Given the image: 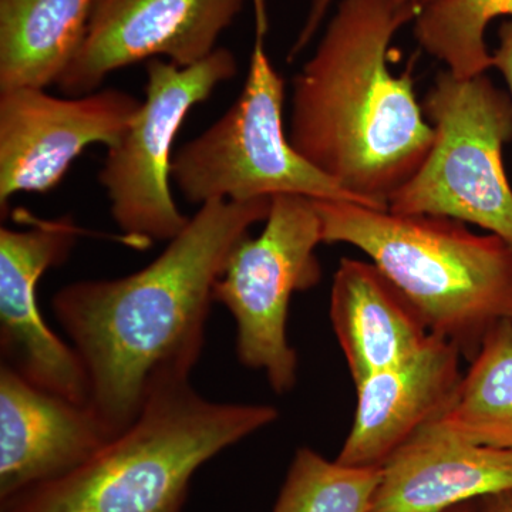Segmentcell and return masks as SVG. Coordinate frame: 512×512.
Masks as SVG:
<instances>
[{
  "label": "cell",
  "mask_w": 512,
  "mask_h": 512,
  "mask_svg": "<svg viewBox=\"0 0 512 512\" xmlns=\"http://www.w3.org/2000/svg\"><path fill=\"white\" fill-rule=\"evenodd\" d=\"M271 205L269 197L205 202L146 268L55 293L53 313L82 359L89 406L113 436L134 423L160 387L190 380L215 284Z\"/></svg>",
  "instance_id": "obj_1"
},
{
  "label": "cell",
  "mask_w": 512,
  "mask_h": 512,
  "mask_svg": "<svg viewBox=\"0 0 512 512\" xmlns=\"http://www.w3.org/2000/svg\"><path fill=\"white\" fill-rule=\"evenodd\" d=\"M419 13L399 0H342L315 55L292 80V147L375 210H389L390 197L434 143L412 77L394 76L387 66L393 36Z\"/></svg>",
  "instance_id": "obj_2"
},
{
  "label": "cell",
  "mask_w": 512,
  "mask_h": 512,
  "mask_svg": "<svg viewBox=\"0 0 512 512\" xmlns=\"http://www.w3.org/2000/svg\"><path fill=\"white\" fill-rule=\"evenodd\" d=\"M278 417L269 404L214 402L190 380L167 384L83 466L2 501L0 512H181L200 467Z\"/></svg>",
  "instance_id": "obj_3"
},
{
  "label": "cell",
  "mask_w": 512,
  "mask_h": 512,
  "mask_svg": "<svg viewBox=\"0 0 512 512\" xmlns=\"http://www.w3.org/2000/svg\"><path fill=\"white\" fill-rule=\"evenodd\" d=\"M312 201L323 242L365 252L431 335L456 345L468 363L491 330L512 320V247L498 235L474 234L453 218Z\"/></svg>",
  "instance_id": "obj_4"
},
{
  "label": "cell",
  "mask_w": 512,
  "mask_h": 512,
  "mask_svg": "<svg viewBox=\"0 0 512 512\" xmlns=\"http://www.w3.org/2000/svg\"><path fill=\"white\" fill-rule=\"evenodd\" d=\"M434 143L419 171L389 200V211L470 222L512 247V188L503 147L512 138L511 94L485 74L440 73L424 97Z\"/></svg>",
  "instance_id": "obj_5"
},
{
  "label": "cell",
  "mask_w": 512,
  "mask_h": 512,
  "mask_svg": "<svg viewBox=\"0 0 512 512\" xmlns=\"http://www.w3.org/2000/svg\"><path fill=\"white\" fill-rule=\"evenodd\" d=\"M266 16H256L247 82L220 120L180 148L171 180L191 204L281 194L363 205L292 147L284 124L285 83L264 49ZM365 207V205H363Z\"/></svg>",
  "instance_id": "obj_6"
},
{
  "label": "cell",
  "mask_w": 512,
  "mask_h": 512,
  "mask_svg": "<svg viewBox=\"0 0 512 512\" xmlns=\"http://www.w3.org/2000/svg\"><path fill=\"white\" fill-rule=\"evenodd\" d=\"M261 234L242 239L229 256L214 288L237 323V355L249 369L264 372L275 393L291 392L298 377V355L286 335L295 292L318 285L316 248L322 221L312 198L272 197Z\"/></svg>",
  "instance_id": "obj_7"
},
{
  "label": "cell",
  "mask_w": 512,
  "mask_h": 512,
  "mask_svg": "<svg viewBox=\"0 0 512 512\" xmlns=\"http://www.w3.org/2000/svg\"><path fill=\"white\" fill-rule=\"evenodd\" d=\"M237 73V57L225 47L188 67L148 60L146 100L123 137L107 148L99 173L111 217L128 237L168 242L190 221L171 191L174 140L192 107Z\"/></svg>",
  "instance_id": "obj_8"
},
{
  "label": "cell",
  "mask_w": 512,
  "mask_h": 512,
  "mask_svg": "<svg viewBox=\"0 0 512 512\" xmlns=\"http://www.w3.org/2000/svg\"><path fill=\"white\" fill-rule=\"evenodd\" d=\"M143 101L119 89L60 99L36 87L0 90V207L62 183L84 148L123 137Z\"/></svg>",
  "instance_id": "obj_9"
},
{
  "label": "cell",
  "mask_w": 512,
  "mask_h": 512,
  "mask_svg": "<svg viewBox=\"0 0 512 512\" xmlns=\"http://www.w3.org/2000/svg\"><path fill=\"white\" fill-rule=\"evenodd\" d=\"M245 0H97L80 52L57 86L70 96L96 92L106 76L167 57L180 67L207 59Z\"/></svg>",
  "instance_id": "obj_10"
},
{
  "label": "cell",
  "mask_w": 512,
  "mask_h": 512,
  "mask_svg": "<svg viewBox=\"0 0 512 512\" xmlns=\"http://www.w3.org/2000/svg\"><path fill=\"white\" fill-rule=\"evenodd\" d=\"M79 234L70 217L37 221L25 231L0 229V352L2 365L40 389L89 404L82 359L46 325L37 305L40 278L67 261Z\"/></svg>",
  "instance_id": "obj_11"
},
{
  "label": "cell",
  "mask_w": 512,
  "mask_h": 512,
  "mask_svg": "<svg viewBox=\"0 0 512 512\" xmlns=\"http://www.w3.org/2000/svg\"><path fill=\"white\" fill-rule=\"evenodd\" d=\"M113 437L89 404L0 366V503L67 476Z\"/></svg>",
  "instance_id": "obj_12"
},
{
  "label": "cell",
  "mask_w": 512,
  "mask_h": 512,
  "mask_svg": "<svg viewBox=\"0 0 512 512\" xmlns=\"http://www.w3.org/2000/svg\"><path fill=\"white\" fill-rule=\"evenodd\" d=\"M461 360L456 345L431 335L410 359L357 383L355 419L336 461L382 468L417 431L446 414L463 380Z\"/></svg>",
  "instance_id": "obj_13"
},
{
  "label": "cell",
  "mask_w": 512,
  "mask_h": 512,
  "mask_svg": "<svg viewBox=\"0 0 512 512\" xmlns=\"http://www.w3.org/2000/svg\"><path fill=\"white\" fill-rule=\"evenodd\" d=\"M512 490V450L474 443L431 421L382 467L369 512H444Z\"/></svg>",
  "instance_id": "obj_14"
},
{
  "label": "cell",
  "mask_w": 512,
  "mask_h": 512,
  "mask_svg": "<svg viewBox=\"0 0 512 512\" xmlns=\"http://www.w3.org/2000/svg\"><path fill=\"white\" fill-rule=\"evenodd\" d=\"M329 313L355 384L410 359L431 338L412 302L373 262L340 261Z\"/></svg>",
  "instance_id": "obj_15"
},
{
  "label": "cell",
  "mask_w": 512,
  "mask_h": 512,
  "mask_svg": "<svg viewBox=\"0 0 512 512\" xmlns=\"http://www.w3.org/2000/svg\"><path fill=\"white\" fill-rule=\"evenodd\" d=\"M97 0H0V90L57 84L82 49Z\"/></svg>",
  "instance_id": "obj_16"
},
{
  "label": "cell",
  "mask_w": 512,
  "mask_h": 512,
  "mask_svg": "<svg viewBox=\"0 0 512 512\" xmlns=\"http://www.w3.org/2000/svg\"><path fill=\"white\" fill-rule=\"evenodd\" d=\"M441 421L474 443L512 450V320L485 338Z\"/></svg>",
  "instance_id": "obj_17"
},
{
  "label": "cell",
  "mask_w": 512,
  "mask_h": 512,
  "mask_svg": "<svg viewBox=\"0 0 512 512\" xmlns=\"http://www.w3.org/2000/svg\"><path fill=\"white\" fill-rule=\"evenodd\" d=\"M498 16L512 18V0H433L414 20V36L453 76L470 79L493 67L484 36Z\"/></svg>",
  "instance_id": "obj_18"
},
{
  "label": "cell",
  "mask_w": 512,
  "mask_h": 512,
  "mask_svg": "<svg viewBox=\"0 0 512 512\" xmlns=\"http://www.w3.org/2000/svg\"><path fill=\"white\" fill-rule=\"evenodd\" d=\"M382 468L349 467L299 448L272 512H369Z\"/></svg>",
  "instance_id": "obj_19"
},
{
  "label": "cell",
  "mask_w": 512,
  "mask_h": 512,
  "mask_svg": "<svg viewBox=\"0 0 512 512\" xmlns=\"http://www.w3.org/2000/svg\"><path fill=\"white\" fill-rule=\"evenodd\" d=\"M399 2L410 3L409 0H399ZM330 3H332V0H312L311 9H309L305 25H303L301 32H299L298 39H296L295 45L292 46L291 52H289V62L295 59V57L309 45V42H311L316 30L319 29L320 23H322L323 18H325L326 10H328Z\"/></svg>",
  "instance_id": "obj_20"
},
{
  "label": "cell",
  "mask_w": 512,
  "mask_h": 512,
  "mask_svg": "<svg viewBox=\"0 0 512 512\" xmlns=\"http://www.w3.org/2000/svg\"><path fill=\"white\" fill-rule=\"evenodd\" d=\"M493 67L504 74L510 86L512 99V20L504 22L500 28V47L493 55Z\"/></svg>",
  "instance_id": "obj_21"
},
{
  "label": "cell",
  "mask_w": 512,
  "mask_h": 512,
  "mask_svg": "<svg viewBox=\"0 0 512 512\" xmlns=\"http://www.w3.org/2000/svg\"><path fill=\"white\" fill-rule=\"evenodd\" d=\"M478 512H512V490L481 498L478 500Z\"/></svg>",
  "instance_id": "obj_22"
},
{
  "label": "cell",
  "mask_w": 512,
  "mask_h": 512,
  "mask_svg": "<svg viewBox=\"0 0 512 512\" xmlns=\"http://www.w3.org/2000/svg\"><path fill=\"white\" fill-rule=\"evenodd\" d=\"M444 512H478V501H470V503L456 505V507L450 508V510Z\"/></svg>",
  "instance_id": "obj_23"
},
{
  "label": "cell",
  "mask_w": 512,
  "mask_h": 512,
  "mask_svg": "<svg viewBox=\"0 0 512 512\" xmlns=\"http://www.w3.org/2000/svg\"><path fill=\"white\" fill-rule=\"evenodd\" d=\"M409 2L413 3L417 9L421 10L424 8V6L429 5L430 2H433V0H409Z\"/></svg>",
  "instance_id": "obj_24"
}]
</instances>
